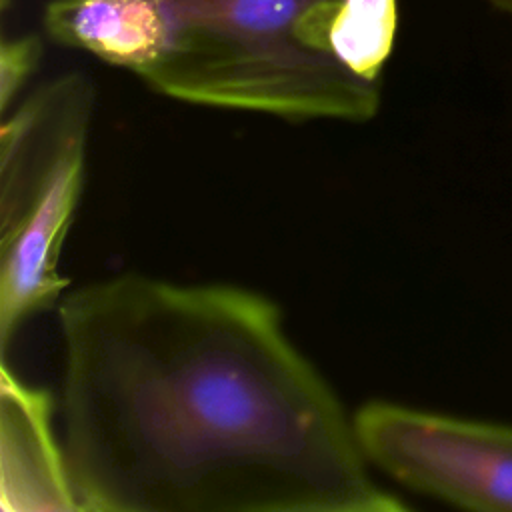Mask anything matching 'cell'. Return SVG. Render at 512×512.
<instances>
[{"instance_id": "1", "label": "cell", "mask_w": 512, "mask_h": 512, "mask_svg": "<svg viewBox=\"0 0 512 512\" xmlns=\"http://www.w3.org/2000/svg\"><path fill=\"white\" fill-rule=\"evenodd\" d=\"M58 328L80 512L408 508L264 294L126 272L66 290Z\"/></svg>"}, {"instance_id": "2", "label": "cell", "mask_w": 512, "mask_h": 512, "mask_svg": "<svg viewBox=\"0 0 512 512\" xmlns=\"http://www.w3.org/2000/svg\"><path fill=\"white\" fill-rule=\"evenodd\" d=\"M160 48L138 78L162 96L286 120L368 122L398 0H150Z\"/></svg>"}, {"instance_id": "3", "label": "cell", "mask_w": 512, "mask_h": 512, "mask_svg": "<svg viewBox=\"0 0 512 512\" xmlns=\"http://www.w3.org/2000/svg\"><path fill=\"white\" fill-rule=\"evenodd\" d=\"M96 90L72 70L40 84L0 126V350L24 322L58 306L70 280L60 254L86 168Z\"/></svg>"}, {"instance_id": "4", "label": "cell", "mask_w": 512, "mask_h": 512, "mask_svg": "<svg viewBox=\"0 0 512 512\" xmlns=\"http://www.w3.org/2000/svg\"><path fill=\"white\" fill-rule=\"evenodd\" d=\"M366 462L404 488L476 512H512V426L370 400L354 414Z\"/></svg>"}, {"instance_id": "5", "label": "cell", "mask_w": 512, "mask_h": 512, "mask_svg": "<svg viewBox=\"0 0 512 512\" xmlns=\"http://www.w3.org/2000/svg\"><path fill=\"white\" fill-rule=\"evenodd\" d=\"M50 392L0 368L2 512H80Z\"/></svg>"}, {"instance_id": "6", "label": "cell", "mask_w": 512, "mask_h": 512, "mask_svg": "<svg viewBox=\"0 0 512 512\" xmlns=\"http://www.w3.org/2000/svg\"><path fill=\"white\" fill-rule=\"evenodd\" d=\"M44 54L38 34L2 38L0 42V110L6 114L28 78L36 72Z\"/></svg>"}, {"instance_id": "7", "label": "cell", "mask_w": 512, "mask_h": 512, "mask_svg": "<svg viewBox=\"0 0 512 512\" xmlns=\"http://www.w3.org/2000/svg\"><path fill=\"white\" fill-rule=\"evenodd\" d=\"M492 8H496L498 12H504L508 16H512V0H486Z\"/></svg>"}, {"instance_id": "8", "label": "cell", "mask_w": 512, "mask_h": 512, "mask_svg": "<svg viewBox=\"0 0 512 512\" xmlns=\"http://www.w3.org/2000/svg\"><path fill=\"white\" fill-rule=\"evenodd\" d=\"M10 2H12V0H0V8H2V12H6V10L10 8Z\"/></svg>"}]
</instances>
